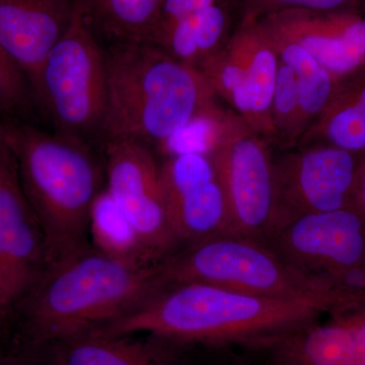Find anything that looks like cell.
Instances as JSON below:
<instances>
[{
    "mask_svg": "<svg viewBox=\"0 0 365 365\" xmlns=\"http://www.w3.org/2000/svg\"><path fill=\"white\" fill-rule=\"evenodd\" d=\"M364 292L280 299L180 283L160 288L130 313L96 332L151 333L191 345L259 342L297 330Z\"/></svg>",
    "mask_w": 365,
    "mask_h": 365,
    "instance_id": "1",
    "label": "cell"
},
{
    "mask_svg": "<svg viewBox=\"0 0 365 365\" xmlns=\"http://www.w3.org/2000/svg\"><path fill=\"white\" fill-rule=\"evenodd\" d=\"M163 287L158 265H137L88 247L48 265L21 300V342L47 345L93 332Z\"/></svg>",
    "mask_w": 365,
    "mask_h": 365,
    "instance_id": "2",
    "label": "cell"
},
{
    "mask_svg": "<svg viewBox=\"0 0 365 365\" xmlns=\"http://www.w3.org/2000/svg\"><path fill=\"white\" fill-rule=\"evenodd\" d=\"M4 125L21 190L44 237L48 265L91 246V209L106 188L102 151L30 121Z\"/></svg>",
    "mask_w": 365,
    "mask_h": 365,
    "instance_id": "3",
    "label": "cell"
},
{
    "mask_svg": "<svg viewBox=\"0 0 365 365\" xmlns=\"http://www.w3.org/2000/svg\"><path fill=\"white\" fill-rule=\"evenodd\" d=\"M104 47L108 102L100 148L112 139H133L153 150L222 103L198 69L151 43Z\"/></svg>",
    "mask_w": 365,
    "mask_h": 365,
    "instance_id": "4",
    "label": "cell"
},
{
    "mask_svg": "<svg viewBox=\"0 0 365 365\" xmlns=\"http://www.w3.org/2000/svg\"><path fill=\"white\" fill-rule=\"evenodd\" d=\"M158 267L163 287L202 283L280 299L324 297L357 289L309 279L265 245L235 235L185 245Z\"/></svg>",
    "mask_w": 365,
    "mask_h": 365,
    "instance_id": "5",
    "label": "cell"
},
{
    "mask_svg": "<svg viewBox=\"0 0 365 365\" xmlns=\"http://www.w3.org/2000/svg\"><path fill=\"white\" fill-rule=\"evenodd\" d=\"M107 102L105 47L78 6L66 35L41 69L38 110L51 121L55 133L100 150Z\"/></svg>",
    "mask_w": 365,
    "mask_h": 365,
    "instance_id": "6",
    "label": "cell"
},
{
    "mask_svg": "<svg viewBox=\"0 0 365 365\" xmlns=\"http://www.w3.org/2000/svg\"><path fill=\"white\" fill-rule=\"evenodd\" d=\"M264 245L309 279L365 287V216L356 208L299 216Z\"/></svg>",
    "mask_w": 365,
    "mask_h": 365,
    "instance_id": "7",
    "label": "cell"
},
{
    "mask_svg": "<svg viewBox=\"0 0 365 365\" xmlns=\"http://www.w3.org/2000/svg\"><path fill=\"white\" fill-rule=\"evenodd\" d=\"M100 150L104 158L106 190L151 259L160 263L182 245L168 211L160 158L150 146L133 139H112Z\"/></svg>",
    "mask_w": 365,
    "mask_h": 365,
    "instance_id": "8",
    "label": "cell"
},
{
    "mask_svg": "<svg viewBox=\"0 0 365 365\" xmlns=\"http://www.w3.org/2000/svg\"><path fill=\"white\" fill-rule=\"evenodd\" d=\"M364 157L331 145L273 148V234L299 216L354 207L355 186Z\"/></svg>",
    "mask_w": 365,
    "mask_h": 365,
    "instance_id": "9",
    "label": "cell"
},
{
    "mask_svg": "<svg viewBox=\"0 0 365 365\" xmlns=\"http://www.w3.org/2000/svg\"><path fill=\"white\" fill-rule=\"evenodd\" d=\"M273 148L245 126L209 155L227 198L230 234L260 244L275 227Z\"/></svg>",
    "mask_w": 365,
    "mask_h": 365,
    "instance_id": "10",
    "label": "cell"
},
{
    "mask_svg": "<svg viewBox=\"0 0 365 365\" xmlns=\"http://www.w3.org/2000/svg\"><path fill=\"white\" fill-rule=\"evenodd\" d=\"M160 178L182 246L232 235L227 198L209 155L186 153L165 158L160 160Z\"/></svg>",
    "mask_w": 365,
    "mask_h": 365,
    "instance_id": "11",
    "label": "cell"
},
{
    "mask_svg": "<svg viewBox=\"0 0 365 365\" xmlns=\"http://www.w3.org/2000/svg\"><path fill=\"white\" fill-rule=\"evenodd\" d=\"M47 266L44 237L24 195L16 163L0 175V323Z\"/></svg>",
    "mask_w": 365,
    "mask_h": 365,
    "instance_id": "12",
    "label": "cell"
},
{
    "mask_svg": "<svg viewBox=\"0 0 365 365\" xmlns=\"http://www.w3.org/2000/svg\"><path fill=\"white\" fill-rule=\"evenodd\" d=\"M252 344L275 365H365V292L297 330Z\"/></svg>",
    "mask_w": 365,
    "mask_h": 365,
    "instance_id": "13",
    "label": "cell"
},
{
    "mask_svg": "<svg viewBox=\"0 0 365 365\" xmlns=\"http://www.w3.org/2000/svg\"><path fill=\"white\" fill-rule=\"evenodd\" d=\"M76 7V0H0V47L28 78L35 101L43 64Z\"/></svg>",
    "mask_w": 365,
    "mask_h": 365,
    "instance_id": "14",
    "label": "cell"
},
{
    "mask_svg": "<svg viewBox=\"0 0 365 365\" xmlns=\"http://www.w3.org/2000/svg\"><path fill=\"white\" fill-rule=\"evenodd\" d=\"M43 346L50 365H189L194 345L151 333L90 332Z\"/></svg>",
    "mask_w": 365,
    "mask_h": 365,
    "instance_id": "15",
    "label": "cell"
},
{
    "mask_svg": "<svg viewBox=\"0 0 365 365\" xmlns=\"http://www.w3.org/2000/svg\"><path fill=\"white\" fill-rule=\"evenodd\" d=\"M246 45L244 83L230 109L248 128L274 146L271 104L280 59L270 35L260 20L240 19Z\"/></svg>",
    "mask_w": 365,
    "mask_h": 365,
    "instance_id": "16",
    "label": "cell"
},
{
    "mask_svg": "<svg viewBox=\"0 0 365 365\" xmlns=\"http://www.w3.org/2000/svg\"><path fill=\"white\" fill-rule=\"evenodd\" d=\"M338 14L288 11L262 20L302 45L341 83L364 71L365 59L353 48Z\"/></svg>",
    "mask_w": 365,
    "mask_h": 365,
    "instance_id": "17",
    "label": "cell"
},
{
    "mask_svg": "<svg viewBox=\"0 0 365 365\" xmlns=\"http://www.w3.org/2000/svg\"><path fill=\"white\" fill-rule=\"evenodd\" d=\"M235 18L239 14L234 0H222L168 26L151 44L198 69L227 44L239 21Z\"/></svg>",
    "mask_w": 365,
    "mask_h": 365,
    "instance_id": "18",
    "label": "cell"
},
{
    "mask_svg": "<svg viewBox=\"0 0 365 365\" xmlns=\"http://www.w3.org/2000/svg\"><path fill=\"white\" fill-rule=\"evenodd\" d=\"M83 19L104 46L150 43L162 0H76Z\"/></svg>",
    "mask_w": 365,
    "mask_h": 365,
    "instance_id": "19",
    "label": "cell"
},
{
    "mask_svg": "<svg viewBox=\"0 0 365 365\" xmlns=\"http://www.w3.org/2000/svg\"><path fill=\"white\" fill-rule=\"evenodd\" d=\"M90 241L93 248L119 260L137 265H158L106 188L91 209Z\"/></svg>",
    "mask_w": 365,
    "mask_h": 365,
    "instance_id": "20",
    "label": "cell"
},
{
    "mask_svg": "<svg viewBox=\"0 0 365 365\" xmlns=\"http://www.w3.org/2000/svg\"><path fill=\"white\" fill-rule=\"evenodd\" d=\"M245 126L230 108L220 104L194 118L153 151L160 160L186 153L210 155L225 139Z\"/></svg>",
    "mask_w": 365,
    "mask_h": 365,
    "instance_id": "21",
    "label": "cell"
},
{
    "mask_svg": "<svg viewBox=\"0 0 365 365\" xmlns=\"http://www.w3.org/2000/svg\"><path fill=\"white\" fill-rule=\"evenodd\" d=\"M284 64L294 71L297 78L304 134L328 109L340 83L319 66L304 48L289 50L285 55Z\"/></svg>",
    "mask_w": 365,
    "mask_h": 365,
    "instance_id": "22",
    "label": "cell"
},
{
    "mask_svg": "<svg viewBox=\"0 0 365 365\" xmlns=\"http://www.w3.org/2000/svg\"><path fill=\"white\" fill-rule=\"evenodd\" d=\"M331 145L365 155V109L333 100L328 109L302 135L297 148Z\"/></svg>",
    "mask_w": 365,
    "mask_h": 365,
    "instance_id": "23",
    "label": "cell"
},
{
    "mask_svg": "<svg viewBox=\"0 0 365 365\" xmlns=\"http://www.w3.org/2000/svg\"><path fill=\"white\" fill-rule=\"evenodd\" d=\"M270 116L275 135L273 148L281 150L297 148L304 134L299 88L294 71L281 61Z\"/></svg>",
    "mask_w": 365,
    "mask_h": 365,
    "instance_id": "24",
    "label": "cell"
},
{
    "mask_svg": "<svg viewBox=\"0 0 365 365\" xmlns=\"http://www.w3.org/2000/svg\"><path fill=\"white\" fill-rule=\"evenodd\" d=\"M36 109L28 78L0 47V118L29 121Z\"/></svg>",
    "mask_w": 365,
    "mask_h": 365,
    "instance_id": "25",
    "label": "cell"
},
{
    "mask_svg": "<svg viewBox=\"0 0 365 365\" xmlns=\"http://www.w3.org/2000/svg\"><path fill=\"white\" fill-rule=\"evenodd\" d=\"M239 19L254 20L288 11L365 13V0H234Z\"/></svg>",
    "mask_w": 365,
    "mask_h": 365,
    "instance_id": "26",
    "label": "cell"
},
{
    "mask_svg": "<svg viewBox=\"0 0 365 365\" xmlns=\"http://www.w3.org/2000/svg\"><path fill=\"white\" fill-rule=\"evenodd\" d=\"M189 365H275L266 353L251 343L194 345Z\"/></svg>",
    "mask_w": 365,
    "mask_h": 365,
    "instance_id": "27",
    "label": "cell"
},
{
    "mask_svg": "<svg viewBox=\"0 0 365 365\" xmlns=\"http://www.w3.org/2000/svg\"><path fill=\"white\" fill-rule=\"evenodd\" d=\"M220 1L222 0H162L160 21L153 39L157 37L158 33L176 21L203 11Z\"/></svg>",
    "mask_w": 365,
    "mask_h": 365,
    "instance_id": "28",
    "label": "cell"
},
{
    "mask_svg": "<svg viewBox=\"0 0 365 365\" xmlns=\"http://www.w3.org/2000/svg\"><path fill=\"white\" fill-rule=\"evenodd\" d=\"M0 365H50L43 345L21 342L14 351L2 356Z\"/></svg>",
    "mask_w": 365,
    "mask_h": 365,
    "instance_id": "29",
    "label": "cell"
},
{
    "mask_svg": "<svg viewBox=\"0 0 365 365\" xmlns=\"http://www.w3.org/2000/svg\"><path fill=\"white\" fill-rule=\"evenodd\" d=\"M334 100L350 103L365 109V71L342 81Z\"/></svg>",
    "mask_w": 365,
    "mask_h": 365,
    "instance_id": "30",
    "label": "cell"
},
{
    "mask_svg": "<svg viewBox=\"0 0 365 365\" xmlns=\"http://www.w3.org/2000/svg\"><path fill=\"white\" fill-rule=\"evenodd\" d=\"M4 121L6 120L0 118V175L16 163V158L7 141Z\"/></svg>",
    "mask_w": 365,
    "mask_h": 365,
    "instance_id": "31",
    "label": "cell"
},
{
    "mask_svg": "<svg viewBox=\"0 0 365 365\" xmlns=\"http://www.w3.org/2000/svg\"><path fill=\"white\" fill-rule=\"evenodd\" d=\"M354 208L365 216V155L360 163L354 193Z\"/></svg>",
    "mask_w": 365,
    "mask_h": 365,
    "instance_id": "32",
    "label": "cell"
},
{
    "mask_svg": "<svg viewBox=\"0 0 365 365\" xmlns=\"http://www.w3.org/2000/svg\"><path fill=\"white\" fill-rule=\"evenodd\" d=\"M2 356H4V355H0V362H1Z\"/></svg>",
    "mask_w": 365,
    "mask_h": 365,
    "instance_id": "33",
    "label": "cell"
}]
</instances>
